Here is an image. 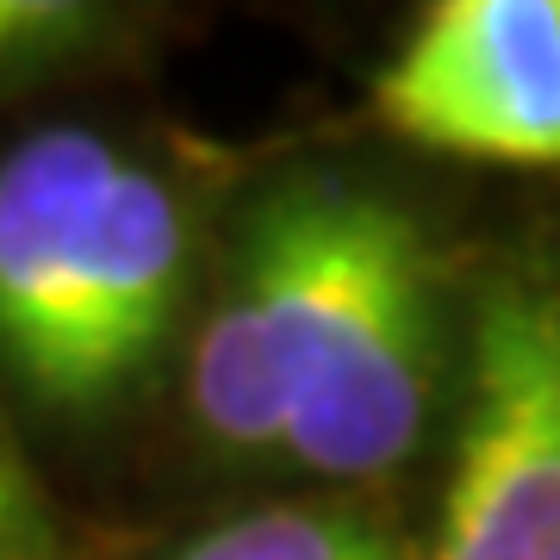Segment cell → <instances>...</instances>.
I'll return each instance as SVG.
<instances>
[{"label": "cell", "mask_w": 560, "mask_h": 560, "mask_svg": "<svg viewBox=\"0 0 560 560\" xmlns=\"http://www.w3.org/2000/svg\"><path fill=\"white\" fill-rule=\"evenodd\" d=\"M423 560H560V300L492 287L455 486Z\"/></svg>", "instance_id": "7a4b0ae2"}, {"label": "cell", "mask_w": 560, "mask_h": 560, "mask_svg": "<svg viewBox=\"0 0 560 560\" xmlns=\"http://www.w3.org/2000/svg\"><path fill=\"white\" fill-rule=\"evenodd\" d=\"M175 560H405L381 523L337 504H268L231 517L180 548Z\"/></svg>", "instance_id": "52a82bcc"}, {"label": "cell", "mask_w": 560, "mask_h": 560, "mask_svg": "<svg viewBox=\"0 0 560 560\" xmlns=\"http://www.w3.org/2000/svg\"><path fill=\"white\" fill-rule=\"evenodd\" d=\"M119 150L57 125L0 156V349L38 399H57L88 268V224Z\"/></svg>", "instance_id": "5b68a950"}, {"label": "cell", "mask_w": 560, "mask_h": 560, "mask_svg": "<svg viewBox=\"0 0 560 560\" xmlns=\"http://www.w3.org/2000/svg\"><path fill=\"white\" fill-rule=\"evenodd\" d=\"M349 187L293 180L249 212L219 305L194 349V411L219 442H287L312 330L337 275Z\"/></svg>", "instance_id": "3957f363"}, {"label": "cell", "mask_w": 560, "mask_h": 560, "mask_svg": "<svg viewBox=\"0 0 560 560\" xmlns=\"http://www.w3.org/2000/svg\"><path fill=\"white\" fill-rule=\"evenodd\" d=\"M180 268H187V224L168 180L119 156L94 200L88 268H81L75 324H69L62 381L50 405L113 399L156 355L180 305Z\"/></svg>", "instance_id": "8992f818"}, {"label": "cell", "mask_w": 560, "mask_h": 560, "mask_svg": "<svg viewBox=\"0 0 560 560\" xmlns=\"http://www.w3.org/2000/svg\"><path fill=\"white\" fill-rule=\"evenodd\" d=\"M436 374L430 261L405 212L349 194L337 275L287 411V442L318 474H386L418 442Z\"/></svg>", "instance_id": "6da1fadb"}, {"label": "cell", "mask_w": 560, "mask_h": 560, "mask_svg": "<svg viewBox=\"0 0 560 560\" xmlns=\"http://www.w3.org/2000/svg\"><path fill=\"white\" fill-rule=\"evenodd\" d=\"M94 25L101 13L75 0H0V88L62 62Z\"/></svg>", "instance_id": "ba28073f"}, {"label": "cell", "mask_w": 560, "mask_h": 560, "mask_svg": "<svg viewBox=\"0 0 560 560\" xmlns=\"http://www.w3.org/2000/svg\"><path fill=\"white\" fill-rule=\"evenodd\" d=\"M381 119L448 156L560 162V0H442L374 81Z\"/></svg>", "instance_id": "277c9868"}, {"label": "cell", "mask_w": 560, "mask_h": 560, "mask_svg": "<svg viewBox=\"0 0 560 560\" xmlns=\"http://www.w3.org/2000/svg\"><path fill=\"white\" fill-rule=\"evenodd\" d=\"M38 555H44L38 499H32V480H25L20 455L0 436V560H38Z\"/></svg>", "instance_id": "9c48e42d"}]
</instances>
